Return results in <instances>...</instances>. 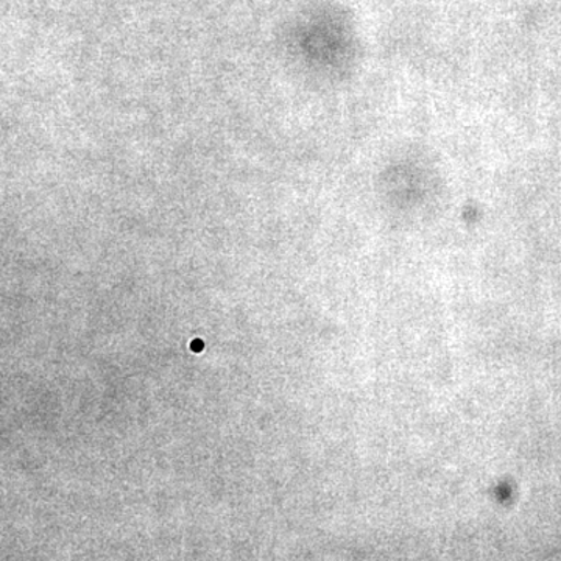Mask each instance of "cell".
Here are the masks:
<instances>
[{"label": "cell", "instance_id": "1", "mask_svg": "<svg viewBox=\"0 0 561 561\" xmlns=\"http://www.w3.org/2000/svg\"><path fill=\"white\" fill-rule=\"evenodd\" d=\"M192 350L201 351L202 350V342L197 341V342H195V345H194V343H192Z\"/></svg>", "mask_w": 561, "mask_h": 561}]
</instances>
